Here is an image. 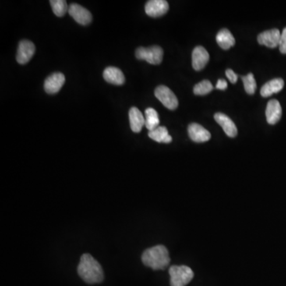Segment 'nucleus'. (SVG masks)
Returning <instances> with one entry per match:
<instances>
[{
	"label": "nucleus",
	"instance_id": "obj_20",
	"mask_svg": "<svg viewBox=\"0 0 286 286\" xmlns=\"http://www.w3.org/2000/svg\"><path fill=\"white\" fill-rule=\"evenodd\" d=\"M145 121H146L145 126L149 131H153L158 128L160 120H159L158 114L156 110L151 107L147 108L145 111Z\"/></svg>",
	"mask_w": 286,
	"mask_h": 286
},
{
	"label": "nucleus",
	"instance_id": "obj_24",
	"mask_svg": "<svg viewBox=\"0 0 286 286\" xmlns=\"http://www.w3.org/2000/svg\"><path fill=\"white\" fill-rule=\"evenodd\" d=\"M279 50L281 54H286V27L283 30L280 38V44H279Z\"/></svg>",
	"mask_w": 286,
	"mask_h": 286
},
{
	"label": "nucleus",
	"instance_id": "obj_16",
	"mask_svg": "<svg viewBox=\"0 0 286 286\" xmlns=\"http://www.w3.org/2000/svg\"><path fill=\"white\" fill-rule=\"evenodd\" d=\"M104 78L106 81L111 85H122L125 83V76L119 68L108 67L104 72Z\"/></svg>",
	"mask_w": 286,
	"mask_h": 286
},
{
	"label": "nucleus",
	"instance_id": "obj_19",
	"mask_svg": "<svg viewBox=\"0 0 286 286\" xmlns=\"http://www.w3.org/2000/svg\"><path fill=\"white\" fill-rule=\"evenodd\" d=\"M148 135L150 139L159 143H170L173 140L166 127H158L153 131H149Z\"/></svg>",
	"mask_w": 286,
	"mask_h": 286
},
{
	"label": "nucleus",
	"instance_id": "obj_3",
	"mask_svg": "<svg viewBox=\"0 0 286 286\" xmlns=\"http://www.w3.org/2000/svg\"><path fill=\"white\" fill-rule=\"evenodd\" d=\"M170 275V285L185 286L192 281L193 271L186 266H173L169 270Z\"/></svg>",
	"mask_w": 286,
	"mask_h": 286
},
{
	"label": "nucleus",
	"instance_id": "obj_12",
	"mask_svg": "<svg viewBox=\"0 0 286 286\" xmlns=\"http://www.w3.org/2000/svg\"><path fill=\"white\" fill-rule=\"evenodd\" d=\"M192 59L194 69L201 70L209 63V54L203 47H197L192 51Z\"/></svg>",
	"mask_w": 286,
	"mask_h": 286
},
{
	"label": "nucleus",
	"instance_id": "obj_14",
	"mask_svg": "<svg viewBox=\"0 0 286 286\" xmlns=\"http://www.w3.org/2000/svg\"><path fill=\"white\" fill-rule=\"evenodd\" d=\"M215 120L220 124V127L223 128L224 132L227 136L230 138H234L238 134V129L236 126L234 124L232 120L229 118L227 115L223 113H216L215 114Z\"/></svg>",
	"mask_w": 286,
	"mask_h": 286
},
{
	"label": "nucleus",
	"instance_id": "obj_18",
	"mask_svg": "<svg viewBox=\"0 0 286 286\" xmlns=\"http://www.w3.org/2000/svg\"><path fill=\"white\" fill-rule=\"evenodd\" d=\"M216 42L223 50H229L234 47L235 44V39L232 33L227 29L220 30L216 35Z\"/></svg>",
	"mask_w": 286,
	"mask_h": 286
},
{
	"label": "nucleus",
	"instance_id": "obj_4",
	"mask_svg": "<svg viewBox=\"0 0 286 286\" xmlns=\"http://www.w3.org/2000/svg\"><path fill=\"white\" fill-rule=\"evenodd\" d=\"M135 56L139 60H145L151 65H159L163 59V50L160 47H154L144 48L139 47L137 49Z\"/></svg>",
	"mask_w": 286,
	"mask_h": 286
},
{
	"label": "nucleus",
	"instance_id": "obj_7",
	"mask_svg": "<svg viewBox=\"0 0 286 286\" xmlns=\"http://www.w3.org/2000/svg\"><path fill=\"white\" fill-rule=\"evenodd\" d=\"M35 46L32 42L22 40L19 45L17 51L16 60L19 64L25 65L29 62L35 53Z\"/></svg>",
	"mask_w": 286,
	"mask_h": 286
},
{
	"label": "nucleus",
	"instance_id": "obj_23",
	"mask_svg": "<svg viewBox=\"0 0 286 286\" xmlns=\"http://www.w3.org/2000/svg\"><path fill=\"white\" fill-rule=\"evenodd\" d=\"M242 79L246 93L250 95L255 94L257 89V84L253 73H249L247 76H242Z\"/></svg>",
	"mask_w": 286,
	"mask_h": 286
},
{
	"label": "nucleus",
	"instance_id": "obj_15",
	"mask_svg": "<svg viewBox=\"0 0 286 286\" xmlns=\"http://www.w3.org/2000/svg\"><path fill=\"white\" fill-rule=\"evenodd\" d=\"M129 119L132 131L135 133H139L146 122L142 113L137 107H132L129 111Z\"/></svg>",
	"mask_w": 286,
	"mask_h": 286
},
{
	"label": "nucleus",
	"instance_id": "obj_13",
	"mask_svg": "<svg viewBox=\"0 0 286 286\" xmlns=\"http://www.w3.org/2000/svg\"><path fill=\"white\" fill-rule=\"evenodd\" d=\"M282 114L281 104L277 100L269 101L266 107V115L267 122L270 125H274L281 119Z\"/></svg>",
	"mask_w": 286,
	"mask_h": 286
},
{
	"label": "nucleus",
	"instance_id": "obj_25",
	"mask_svg": "<svg viewBox=\"0 0 286 286\" xmlns=\"http://www.w3.org/2000/svg\"><path fill=\"white\" fill-rule=\"evenodd\" d=\"M226 76H227V78H228L231 83L235 84L237 80H238V76H237L236 74L234 73V71L231 70V69H227V70L226 71Z\"/></svg>",
	"mask_w": 286,
	"mask_h": 286
},
{
	"label": "nucleus",
	"instance_id": "obj_5",
	"mask_svg": "<svg viewBox=\"0 0 286 286\" xmlns=\"http://www.w3.org/2000/svg\"><path fill=\"white\" fill-rule=\"evenodd\" d=\"M154 95L157 100L168 109L174 111L178 107V100H177V96L172 92L171 89H169L167 86L165 85L158 86L155 89Z\"/></svg>",
	"mask_w": 286,
	"mask_h": 286
},
{
	"label": "nucleus",
	"instance_id": "obj_1",
	"mask_svg": "<svg viewBox=\"0 0 286 286\" xmlns=\"http://www.w3.org/2000/svg\"><path fill=\"white\" fill-rule=\"evenodd\" d=\"M78 274L89 284L100 283L104 280V271L101 265L92 255H82L77 268Z\"/></svg>",
	"mask_w": 286,
	"mask_h": 286
},
{
	"label": "nucleus",
	"instance_id": "obj_9",
	"mask_svg": "<svg viewBox=\"0 0 286 286\" xmlns=\"http://www.w3.org/2000/svg\"><path fill=\"white\" fill-rule=\"evenodd\" d=\"M281 34L277 29L266 30L262 32L258 36V42L259 44L263 45L269 48H276L279 47Z\"/></svg>",
	"mask_w": 286,
	"mask_h": 286
},
{
	"label": "nucleus",
	"instance_id": "obj_11",
	"mask_svg": "<svg viewBox=\"0 0 286 286\" xmlns=\"http://www.w3.org/2000/svg\"><path fill=\"white\" fill-rule=\"evenodd\" d=\"M188 135L193 142L201 143L210 140L211 134L208 130L198 124H191L188 128Z\"/></svg>",
	"mask_w": 286,
	"mask_h": 286
},
{
	"label": "nucleus",
	"instance_id": "obj_2",
	"mask_svg": "<svg viewBox=\"0 0 286 286\" xmlns=\"http://www.w3.org/2000/svg\"><path fill=\"white\" fill-rule=\"evenodd\" d=\"M142 261L145 266L150 267L153 270H165L170 265L169 251L165 246H155L143 252Z\"/></svg>",
	"mask_w": 286,
	"mask_h": 286
},
{
	"label": "nucleus",
	"instance_id": "obj_17",
	"mask_svg": "<svg viewBox=\"0 0 286 286\" xmlns=\"http://www.w3.org/2000/svg\"><path fill=\"white\" fill-rule=\"evenodd\" d=\"M284 82L281 78L271 79L262 86L261 89V96L262 97H269L274 93H278L284 88Z\"/></svg>",
	"mask_w": 286,
	"mask_h": 286
},
{
	"label": "nucleus",
	"instance_id": "obj_10",
	"mask_svg": "<svg viewBox=\"0 0 286 286\" xmlns=\"http://www.w3.org/2000/svg\"><path fill=\"white\" fill-rule=\"evenodd\" d=\"M65 82V77L64 74L61 73V72H55V73L50 75L45 80V91L48 94H56L61 90Z\"/></svg>",
	"mask_w": 286,
	"mask_h": 286
},
{
	"label": "nucleus",
	"instance_id": "obj_22",
	"mask_svg": "<svg viewBox=\"0 0 286 286\" xmlns=\"http://www.w3.org/2000/svg\"><path fill=\"white\" fill-rule=\"evenodd\" d=\"M213 90V84L211 83L208 79H205L203 81L199 82L195 85L193 89L194 94L197 96H205L209 94Z\"/></svg>",
	"mask_w": 286,
	"mask_h": 286
},
{
	"label": "nucleus",
	"instance_id": "obj_21",
	"mask_svg": "<svg viewBox=\"0 0 286 286\" xmlns=\"http://www.w3.org/2000/svg\"><path fill=\"white\" fill-rule=\"evenodd\" d=\"M50 5L52 7L53 12L57 17H62L68 11V4L65 0H51Z\"/></svg>",
	"mask_w": 286,
	"mask_h": 286
},
{
	"label": "nucleus",
	"instance_id": "obj_6",
	"mask_svg": "<svg viewBox=\"0 0 286 286\" xmlns=\"http://www.w3.org/2000/svg\"><path fill=\"white\" fill-rule=\"evenodd\" d=\"M68 12L70 16L73 18L74 20L83 26L89 25L93 19L92 14L89 11L77 4H71L68 7Z\"/></svg>",
	"mask_w": 286,
	"mask_h": 286
},
{
	"label": "nucleus",
	"instance_id": "obj_8",
	"mask_svg": "<svg viewBox=\"0 0 286 286\" xmlns=\"http://www.w3.org/2000/svg\"><path fill=\"white\" fill-rule=\"evenodd\" d=\"M169 4L166 0H150L145 6L146 15L153 18L164 15L169 11Z\"/></svg>",
	"mask_w": 286,
	"mask_h": 286
},
{
	"label": "nucleus",
	"instance_id": "obj_26",
	"mask_svg": "<svg viewBox=\"0 0 286 286\" xmlns=\"http://www.w3.org/2000/svg\"><path fill=\"white\" fill-rule=\"evenodd\" d=\"M216 89H220V90H225L227 89V83L225 79H218L217 84H216Z\"/></svg>",
	"mask_w": 286,
	"mask_h": 286
}]
</instances>
